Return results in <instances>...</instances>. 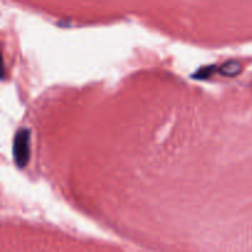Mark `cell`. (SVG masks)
<instances>
[{"mask_svg":"<svg viewBox=\"0 0 252 252\" xmlns=\"http://www.w3.org/2000/svg\"><path fill=\"white\" fill-rule=\"evenodd\" d=\"M30 130L27 128H20L14 138L12 154L17 167L24 169L30 160Z\"/></svg>","mask_w":252,"mask_h":252,"instance_id":"cell-1","label":"cell"},{"mask_svg":"<svg viewBox=\"0 0 252 252\" xmlns=\"http://www.w3.org/2000/svg\"><path fill=\"white\" fill-rule=\"evenodd\" d=\"M217 73V66L216 65H207L202 66L197 73L193 74L194 79H208L211 78L212 75Z\"/></svg>","mask_w":252,"mask_h":252,"instance_id":"cell-3","label":"cell"},{"mask_svg":"<svg viewBox=\"0 0 252 252\" xmlns=\"http://www.w3.org/2000/svg\"><path fill=\"white\" fill-rule=\"evenodd\" d=\"M241 70H243V66L236 61H229L217 66V73L223 76H236L241 73Z\"/></svg>","mask_w":252,"mask_h":252,"instance_id":"cell-2","label":"cell"}]
</instances>
